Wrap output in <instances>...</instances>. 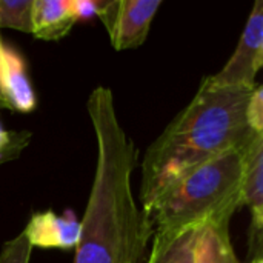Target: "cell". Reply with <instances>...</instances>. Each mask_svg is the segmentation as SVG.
Returning <instances> with one entry per match:
<instances>
[{
  "mask_svg": "<svg viewBox=\"0 0 263 263\" xmlns=\"http://www.w3.org/2000/svg\"><path fill=\"white\" fill-rule=\"evenodd\" d=\"M86 106L97 157L74 263H142L154 228L133 190L137 148L120 123L109 88L92 89Z\"/></svg>",
  "mask_w": 263,
  "mask_h": 263,
  "instance_id": "1",
  "label": "cell"
},
{
  "mask_svg": "<svg viewBox=\"0 0 263 263\" xmlns=\"http://www.w3.org/2000/svg\"><path fill=\"white\" fill-rule=\"evenodd\" d=\"M253 89L217 86L208 77L200 82L193 100L168 123L139 162L140 206L146 216L180 176L223 153L243 149L260 136L250 129L245 116Z\"/></svg>",
  "mask_w": 263,
  "mask_h": 263,
  "instance_id": "2",
  "label": "cell"
},
{
  "mask_svg": "<svg viewBox=\"0 0 263 263\" xmlns=\"http://www.w3.org/2000/svg\"><path fill=\"white\" fill-rule=\"evenodd\" d=\"M245 148L223 153L180 176L148 213L154 231H179L200 228L210 222H231L234 213L242 208Z\"/></svg>",
  "mask_w": 263,
  "mask_h": 263,
  "instance_id": "3",
  "label": "cell"
},
{
  "mask_svg": "<svg viewBox=\"0 0 263 263\" xmlns=\"http://www.w3.org/2000/svg\"><path fill=\"white\" fill-rule=\"evenodd\" d=\"M262 65L263 2L256 0L233 55L217 74L208 76V79L217 86L253 89Z\"/></svg>",
  "mask_w": 263,
  "mask_h": 263,
  "instance_id": "4",
  "label": "cell"
},
{
  "mask_svg": "<svg viewBox=\"0 0 263 263\" xmlns=\"http://www.w3.org/2000/svg\"><path fill=\"white\" fill-rule=\"evenodd\" d=\"M162 0H105L97 18L108 31L116 51L142 46L149 34Z\"/></svg>",
  "mask_w": 263,
  "mask_h": 263,
  "instance_id": "5",
  "label": "cell"
},
{
  "mask_svg": "<svg viewBox=\"0 0 263 263\" xmlns=\"http://www.w3.org/2000/svg\"><path fill=\"white\" fill-rule=\"evenodd\" d=\"M22 233L32 248L68 251L77 248L82 225L80 219L69 208L62 214L46 210L34 213Z\"/></svg>",
  "mask_w": 263,
  "mask_h": 263,
  "instance_id": "6",
  "label": "cell"
},
{
  "mask_svg": "<svg viewBox=\"0 0 263 263\" xmlns=\"http://www.w3.org/2000/svg\"><path fill=\"white\" fill-rule=\"evenodd\" d=\"M240 202L251 211V259L262 257L263 134L256 136L243 151Z\"/></svg>",
  "mask_w": 263,
  "mask_h": 263,
  "instance_id": "7",
  "label": "cell"
},
{
  "mask_svg": "<svg viewBox=\"0 0 263 263\" xmlns=\"http://www.w3.org/2000/svg\"><path fill=\"white\" fill-rule=\"evenodd\" d=\"M0 94L9 111L28 114L37 106L26 60L17 48L5 42L0 46Z\"/></svg>",
  "mask_w": 263,
  "mask_h": 263,
  "instance_id": "8",
  "label": "cell"
},
{
  "mask_svg": "<svg viewBox=\"0 0 263 263\" xmlns=\"http://www.w3.org/2000/svg\"><path fill=\"white\" fill-rule=\"evenodd\" d=\"M76 23L69 0H32V35L35 39L60 40Z\"/></svg>",
  "mask_w": 263,
  "mask_h": 263,
  "instance_id": "9",
  "label": "cell"
},
{
  "mask_svg": "<svg viewBox=\"0 0 263 263\" xmlns=\"http://www.w3.org/2000/svg\"><path fill=\"white\" fill-rule=\"evenodd\" d=\"M193 263H242L231 242L230 222H210L199 228Z\"/></svg>",
  "mask_w": 263,
  "mask_h": 263,
  "instance_id": "10",
  "label": "cell"
},
{
  "mask_svg": "<svg viewBox=\"0 0 263 263\" xmlns=\"http://www.w3.org/2000/svg\"><path fill=\"white\" fill-rule=\"evenodd\" d=\"M199 228L154 231L153 248L145 263H193Z\"/></svg>",
  "mask_w": 263,
  "mask_h": 263,
  "instance_id": "11",
  "label": "cell"
},
{
  "mask_svg": "<svg viewBox=\"0 0 263 263\" xmlns=\"http://www.w3.org/2000/svg\"><path fill=\"white\" fill-rule=\"evenodd\" d=\"M32 34V0H0V29Z\"/></svg>",
  "mask_w": 263,
  "mask_h": 263,
  "instance_id": "12",
  "label": "cell"
},
{
  "mask_svg": "<svg viewBox=\"0 0 263 263\" xmlns=\"http://www.w3.org/2000/svg\"><path fill=\"white\" fill-rule=\"evenodd\" d=\"M32 247L28 243L23 233L17 234L6 243L0 251V263H29Z\"/></svg>",
  "mask_w": 263,
  "mask_h": 263,
  "instance_id": "13",
  "label": "cell"
},
{
  "mask_svg": "<svg viewBox=\"0 0 263 263\" xmlns=\"http://www.w3.org/2000/svg\"><path fill=\"white\" fill-rule=\"evenodd\" d=\"M247 123L254 134H263V88L256 85L247 103Z\"/></svg>",
  "mask_w": 263,
  "mask_h": 263,
  "instance_id": "14",
  "label": "cell"
},
{
  "mask_svg": "<svg viewBox=\"0 0 263 263\" xmlns=\"http://www.w3.org/2000/svg\"><path fill=\"white\" fill-rule=\"evenodd\" d=\"M105 0H69L71 12L76 22H89L99 17Z\"/></svg>",
  "mask_w": 263,
  "mask_h": 263,
  "instance_id": "15",
  "label": "cell"
},
{
  "mask_svg": "<svg viewBox=\"0 0 263 263\" xmlns=\"http://www.w3.org/2000/svg\"><path fill=\"white\" fill-rule=\"evenodd\" d=\"M31 137H32V134L29 131H15V137H14L12 143L0 151V166L18 159L20 154L25 151V148H28Z\"/></svg>",
  "mask_w": 263,
  "mask_h": 263,
  "instance_id": "16",
  "label": "cell"
},
{
  "mask_svg": "<svg viewBox=\"0 0 263 263\" xmlns=\"http://www.w3.org/2000/svg\"><path fill=\"white\" fill-rule=\"evenodd\" d=\"M14 137H15V131H6L0 123V151L5 149L6 146H9L12 143Z\"/></svg>",
  "mask_w": 263,
  "mask_h": 263,
  "instance_id": "17",
  "label": "cell"
},
{
  "mask_svg": "<svg viewBox=\"0 0 263 263\" xmlns=\"http://www.w3.org/2000/svg\"><path fill=\"white\" fill-rule=\"evenodd\" d=\"M2 43H3V40H2V35H0V46H2ZM0 109H6L5 102H3V99H2V94H0Z\"/></svg>",
  "mask_w": 263,
  "mask_h": 263,
  "instance_id": "18",
  "label": "cell"
},
{
  "mask_svg": "<svg viewBox=\"0 0 263 263\" xmlns=\"http://www.w3.org/2000/svg\"><path fill=\"white\" fill-rule=\"evenodd\" d=\"M250 263H263V259L262 257H254V259H251Z\"/></svg>",
  "mask_w": 263,
  "mask_h": 263,
  "instance_id": "19",
  "label": "cell"
}]
</instances>
